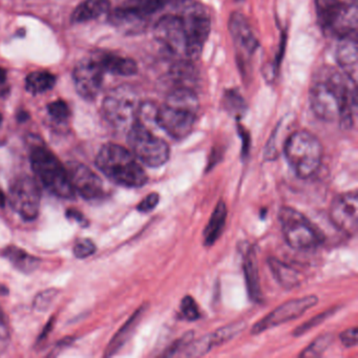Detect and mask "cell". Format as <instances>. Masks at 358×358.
I'll use <instances>...</instances> for the list:
<instances>
[{"instance_id":"15","label":"cell","mask_w":358,"mask_h":358,"mask_svg":"<svg viewBox=\"0 0 358 358\" xmlns=\"http://www.w3.org/2000/svg\"><path fill=\"white\" fill-rule=\"evenodd\" d=\"M333 225L348 236H354L358 229V194L356 190L338 194L332 201L329 213Z\"/></svg>"},{"instance_id":"1","label":"cell","mask_w":358,"mask_h":358,"mask_svg":"<svg viewBox=\"0 0 358 358\" xmlns=\"http://www.w3.org/2000/svg\"><path fill=\"white\" fill-rule=\"evenodd\" d=\"M309 102L318 119L338 121L341 127L349 129L357 108L356 83L336 69H322L310 87Z\"/></svg>"},{"instance_id":"10","label":"cell","mask_w":358,"mask_h":358,"mask_svg":"<svg viewBox=\"0 0 358 358\" xmlns=\"http://www.w3.org/2000/svg\"><path fill=\"white\" fill-rule=\"evenodd\" d=\"M154 35L156 41L176 59L194 62L187 31L179 13L173 12L162 16L155 24Z\"/></svg>"},{"instance_id":"17","label":"cell","mask_w":358,"mask_h":358,"mask_svg":"<svg viewBox=\"0 0 358 358\" xmlns=\"http://www.w3.org/2000/svg\"><path fill=\"white\" fill-rule=\"evenodd\" d=\"M228 30L241 57L248 58L255 53L259 48V41L244 14L234 12L230 15Z\"/></svg>"},{"instance_id":"5","label":"cell","mask_w":358,"mask_h":358,"mask_svg":"<svg viewBox=\"0 0 358 358\" xmlns=\"http://www.w3.org/2000/svg\"><path fill=\"white\" fill-rule=\"evenodd\" d=\"M315 12L324 34L343 38L357 33L358 0H315Z\"/></svg>"},{"instance_id":"7","label":"cell","mask_w":358,"mask_h":358,"mask_svg":"<svg viewBox=\"0 0 358 358\" xmlns=\"http://www.w3.org/2000/svg\"><path fill=\"white\" fill-rule=\"evenodd\" d=\"M139 96L129 85L115 87L104 98L102 114L106 120L118 131H127L137 120L139 110Z\"/></svg>"},{"instance_id":"20","label":"cell","mask_w":358,"mask_h":358,"mask_svg":"<svg viewBox=\"0 0 358 358\" xmlns=\"http://www.w3.org/2000/svg\"><path fill=\"white\" fill-rule=\"evenodd\" d=\"M95 56L106 73L124 77L137 74V64L131 58L112 53H98Z\"/></svg>"},{"instance_id":"28","label":"cell","mask_w":358,"mask_h":358,"mask_svg":"<svg viewBox=\"0 0 358 358\" xmlns=\"http://www.w3.org/2000/svg\"><path fill=\"white\" fill-rule=\"evenodd\" d=\"M143 311V307H141V309L138 310V311L129 318V322L122 327V329L117 333L116 336L112 339L110 345H108V353L106 354V356L113 355V354L116 353V352L127 343V339L131 336V332H133L134 329L137 326L138 322H139L140 318H141Z\"/></svg>"},{"instance_id":"44","label":"cell","mask_w":358,"mask_h":358,"mask_svg":"<svg viewBox=\"0 0 358 358\" xmlns=\"http://www.w3.org/2000/svg\"><path fill=\"white\" fill-rule=\"evenodd\" d=\"M1 121H3V116L0 114V123H1Z\"/></svg>"},{"instance_id":"9","label":"cell","mask_w":358,"mask_h":358,"mask_svg":"<svg viewBox=\"0 0 358 358\" xmlns=\"http://www.w3.org/2000/svg\"><path fill=\"white\" fill-rule=\"evenodd\" d=\"M282 234L287 244L296 250H309L322 244L324 236L320 230L299 211L282 207L278 213Z\"/></svg>"},{"instance_id":"35","label":"cell","mask_w":358,"mask_h":358,"mask_svg":"<svg viewBox=\"0 0 358 358\" xmlns=\"http://www.w3.org/2000/svg\"><path fill=\"white\" fill-rule=\"evenodd\" d=\"M194 339V332H187L183 337L176 341L169 349L166 350V352H164L163 356H166V357H171V356L176 355H181L182 352L186 349L188 345H189L190 341Z\"/></svg>"},{"instance_id":"29","label":"cell","mask_w":358,"mask_h":358,"mask_svg":"<svg viewBox=\"0 0 358 358\" xmlns=\"http://www.w3.org/2000/svg\"><path fill=\"white\" fill-rule=\"evenodd\" d=\"M223 106L228 113L236 117H242L247 110L244 98L234 90L225 92L223 97Z\"/></svg>"},{"instance_id":"13","label":"cell","mask_w":358,"mask_h":358,"mask_svg":"<svg viewBox=\"0 0 358 358\" xmlns=\"http://www.w3.org/2000/svg\"><path fill=\"white\" fill-rule=\"evenodd\" d=\"M318 303L317 296L315 295H307L301 299H292L286 301L280 307L274 309L273 311L264 316L259 322H255L252 327L251 333L253 335L261 334L264 331L269 330L273 327L280 326L290 320H296L299 316L303 315L307 310L315 306Z\"/></svg>"},{"instance_id":"34","label":"cell","mask_w":358,"mask_h":358,"mask_svg":"<svg viewBox=\"0 0 358 358\" xmlns=\"http://www.w3.org/2000/svg\"><path fill=\"white\" fill-rule=\"evenodd\" d=\"M48 113L57 122H66L70 118V108L62 100H56L48 106Z\"/></svg>"},{"instance_id":"18","label":"cell","mask_w":358,"mask_h":358,"mask_svg":"<svg viewBox=\"0 0 358 358\" xmlns=\"http://www.w3.org/2000/svg\"><path fill=\"white\" fill-rule=\"evenodd\" d=\"M336 60L341 72L356 83L357 77V33L339 38Z\"/></svg>"},{"instance_id":"25","label":"cell","mask_w":358,"mask_h":358,"mask_svg":"<svg viewBox=\"0 0 358 358\" xmlns=\"http://www.w3.org/2000/svg\"><path fill=\"white\" fill-rule=\"evenodd\" d=\"M3 257L9 259L18 270L24 273H31L38 268L41 259L29 255L24 249L9 246L3 250Z\"/></svg>"},{"instance_id":"38","label":"cell","mask_w":358,"mask_h":358,"mask_svg":"<svg viewBox=\"0 0 358 358\" xmlns=\"http://www.w3.org/2000/svg\"><path fill=\"white\" fill-rule=\"evenodd\" d=\"M56 295H57V291L56 290L43 291L41 294L37 295L36 299H35L34 309L38 310V311H45V310L49 309L50 305L55 299Z\"/></svg>"},{"instance_id":"11","label":"cell","mask_w":358,"mask_h":358,"mask_svg":"<svg viewBox=\"0 0 358 358\" xmlns=\"http://www.w3.org/2000/svg\"><path fill=\"white\" fill-rule=\"evenodd\" d=\"M175 12L183 18L189 38L192 59H198L210 33V18L206 10L194 0H178Z\"/></svg>"},{"instance_id":"23","label":"cell","mask_w":358,"mask_h":358,"mask_svg":"<svg viewBox=\"0 0 358 358\" xmlns=\"http://www.w3.org/2000/svg\"><path fill=\"white\" fill-rule=\"evenodd\" d=\"M110 0H85L72 14V22L76 24L91 22L110 11Z\"/></svg>"},{"instance_id":"16","label":"cell","mask_w":358,"mask_h":358,"mask_svg":"<svg viewBox=\"0 0 358 358\" xmlns=\"http://www.w3.org/2000/svg\"><path fill=\"white\" fill-rule=\"evenodd\" d=\"M66 167L75 192H78L85 200H97L103 196L102 180L89 166L73 161Z\"/></svg>"},{"instance_id":"19","label":"cell","mask_w":358,"mask_h":358,"mask_svg":"<svg viewBox=\"0 0 358 358\" xmlns=\"http://www.w3.org/2000/svg\"><path fill=\"white\" fill-rule=\"evenodd\" d=\"M110 20L123 32L129 34L142 32L148 26V17L129 6L115 10L110 16Z\"/></svg>"},{"instance_id":"14","label":"cell","mask_w":358,"mask_h":358,"mask_svg":"<svg viewBox=\"0 0 358 358\" xmlns=\"http://www.w3.org/2000/svg\"><path fill=\"white\" fill-rule=\"evenodd\" d=\"M106 74L95 55L81 60L74 70L75 87L79 95L87 100H94L99 95Z\"/></svg>"},{"instance_id":"37","label":"cell","mask_w":358,"mask_h":358,"mask_svg":"<svg viewBox=\"0 0 358 358\" xmlns=\"http://www.w3.org/2000/svg\"><path fill=\"white\" fill-rule=\"evenodd\" d=\"M333 310H329V311L324 312V313L318 314L315 317L310 320L309 322H305V324H301L299 328L295 329L293 331V335L294 336H299V335L305 334L307 331L311 330L312 328H314L315 326H318V324L324 322L328 316H330L332 314Z\"/></svg>"},{"instance_id":"31","label":"cell","mask_w":358,"mask_h":358,"mask_svg":"<svg viewBox=\"0 0 358 358\" xmlns=\"http://www.w3.org/2000/svg\"><path fill=\"white\" fill-rule=\"evenodd\" d=\"M169 1H173V0H131V3L127 6L135 8L140 13L143 14L146 17H150V15L164 8Z\"/></svg>"},{"instance_id":"21","label":"cell","mask_w":358,"mask_h":358,"mask_svg":"<svg viewBox=\"0 0 358 358\" xmlns=\"http://www.w3.org/2000/svg\"><path fill=\"white\" fill-rule=\"evenodd\" d=\"M244 273L246 280L247 290L251 301L259 303L262 299V289L259 284V265L257 253L253 248L247 250L244 257Z\"/></svg>"},{"instance_id":"24","label":"cell","mask_w":358,"mask_h":358,"mask_svg":"<svg viewBox=\"0 0 358 358\" xmlns=\"http://www.w3.org/2000/svg\"><path fill=\"white\" fill-rule=\"evenodd\" d=\"M268 265L278 284L285 289H292L301 284V273L294 268L275 257L268 259Z\"/></svg>"},{"instance_id":"30","label":"cell","mask_w":358,"mask_h":358,"mask_svg":"<svg viewBox=\"0 0 358 358\" xmlns=\"http://www.w3.org/2000/svg\"><path fill=\"white\" fill-rule=\"evenodd\" d=\"M245 326H246L245 322H234V324H228V326L220 328L219 330L213 332V334L210 335L211 337H213V343H215V347L222 345V343H227L230 339L236 337L238 333L244 330Z\"/></svg>"},{"instance_id":"33","label":"cell","mask_w":358,"mask_h":358,"mask_svg":"<svg viewBox=\"0 0 358 358\" xmlns=\"http://www.w3.org/2000/svg\"><path fill=\"white\" fill-rule=\"evenodd\" d=\"M180 314L183 320H188V322H194L200 318V310H199L198 303H196L194 297L187 295L182 299L181 303H180Z\"/></svg>"},{"instance_id":"32","label":"cell","mask_w":358,"mask_h":358,"mask_svg":"<svg viewBox=\"0 0 358 358\" xmlns=\"http://www.w3.org/2000/svg\"><path fill=\"white\" fill-rule=\"evenodd\" d=\"M333 341L332 334H324L318 336L309 347L306 348L299 356L301 357H318L328 349Z\"/></svg>"},{"instance_id":"8","label":"cell","mask_w":358,"mask_h":358,"mask_svg":"<svg viewBox=\"0 0 358 358\" xmlns=\"http://www.w3.org/2000/svg\"><path fill=\"white\" fill-rule=\"evenodd\" d=\"M127 141L134 156L148 166L160 167L169 160V143L138 121L127 131Z\"/></svg>"},{"instance_id":"27","label":"cell","mask_w":358,"mask_h":358,"mask_svg":"<svg viewBox=\"0 0 358 358\" xmlns=\"http://www.w3.org/2000/svg\"><path fill=\"white\" fill-rule=\"evenodd\" d=\"M56 77L47 71H36L31 73L26 78V89L33 95L45 93L53 89Z\"/></svg>"},{"instance_id":"43","label":"cell","mask_w":358,"mask_h":358,"mask_svg":"<svg viewBox=\"0 0 358 358\" xmlns=\"http://www.w3.org/2000/svg\"><path fill=\"white\" fill-rule=\"evenodd\" d=\"M7 292V289L3 288V286H0V293H6Z\"/></svg>"},{"instance_id":"42","label":"cell","mask_w":358,"mask_h":358,"mask_svg":"<svg viewBox=\"0 0 358 358\" xmlns=\"http://www.w3.org/2000/svg\"><path fill=\"white\" fill-rule=\"evenodd\" d=\"M7 81V72L3 69L0 68V87H3Z\"/></svg>"},{"instance_id":"26","label":"cell","mask_w":358,"mask_h":358,"mask_svg":"<svg viewBox=\"0 0 358 358\" xmlns=\"http://www.w3.org/2000/svg\"><path fill=\"white\" fill-rule=\"evenodd\" d=\"M169 78L173 85H177L175 87H192L190 85L196 78V68L190 60L177 59L169 70Z\"/></svg>"},{"instance_id":"3","label":"cell","mask_w":358,"mask_h":358,"mask_svg":"<svg viewBox=\"0 0 358 358\" xmlns=\"http://www.w3.org/2000/svg\"><path fill=\"white\" fill-rule=\"evenodd\" d=\"M96 165L118 185L139 188L148 183V175L133 152L118 144L108 143L102 146L96 158Z\"/></svg>"},{"instance_id":"12","label":"cell","mask_w":358,"mask_h":358,"mask_svg":"<svg viewBox=\"0 0 358 358\" xmlns=\"http://www.w3.org/2000/svg\"><path fill=\"white\" fill-rule=\"evenodd\" d=\"M9 203L14 211L26 221L36 219L41 210V192L36 180L22 176L10 186Z\"/></svg>"},{"instance_id":"2","label":"cell","mask_w":358,"mask_h":358,"mask_svg":"<svg viewBox=\"0 0 358 358\" xmlns=\"http://www.w3.org/2000/svg\"><path fill=\"white\" fill-rule=\"evenodd\" d=\"M199 106L198 96L192 87H173L164 103L157 106V127L178 141L185 139L194 131Z\"/></svg>"},{"instance_id":"45","label":"cell","mask_w":358,"mask_h":358,"mask_svg":"<svg viewBox=\"0 0 358 358\" xmlns=\"http://www.w3.org/2000/svg\"><path fill=\"white\" fill-rule=\"evenodd\" d=\"M238 1H243V0H238Z\"/></svg>"},{"instance_id":"36","label":"cell","mask_w":358,"mask_h":358,"mask_svg":"<svg viewBox=\"0 0 358 358\" xmlns=\"http://www.w3.org/2000/svg\"><path fill=\"white\" fill-rule=\"evenodd\" d=\"M73 251H74L75 257L78 259H87L95 253L96 245L90 238H81L76 242Z\"/></svg>"},{"instance_id":"40","label":"cell","mask_w":358,"mask_h":358,"mask_svg":"<svg viewBox=\"0 0 358 358\" xmlns=\"http://www.w3.org/2000/svg\"><path fill=\"white\" fill-rule=\"evenodd\" d=\"M357 327H352L341 332L339 338L345 347H355L357 345Z\"/></svg>"},{"instance_id":"6","label":"cell","mask_w":358,"mask_h":358,"mask_svg":"<svg viewBox=\"0 0 358 358\" xmlns=\"http://www.w3.org/2000/svg\"><path fill=\"white\" fill-rule=\"evenodd\" d=\"M31 165L37 179L58 198L71 200L75 190L71 184L66 167L45 146L37 145L31 152Z\"/></svg>"},{"instance_id":"22","label":"cell","mask_w":358,"mask_h":358,"mask_svg":"<svg viewBox=\"0 0 358 358\" xmlns=\"http://www.w3.org/2000/svg\"><path fill=\"white\" fill-rule=\"evenodd\" d=\"M227 207L224 201H219L206 227H205L203 236H204V245L207 247L213 246L217 238L221 236L225 227L226 220H227Z\"/></svg>"},{"instance_id":"41","label":"cell","mask_w":358,"mask_h":358,"mask_svg":"<svg viewBox=\"0 0 358 358\" xmlns=\"http://www.w3.org/2000/svg\"><path fill=\"white\" fill-rule=\"evenodd\" d=\"M66 217H68L69 219H74L75 221L78 222V223H87L85 215L79 213L78 210H75V209H69V210L66 211Z\"/></svg>"},{"instance_id":"4","label":"cell","mask_w":358,"mask_h":358,"mask_svg":"<svg viewBox=\"0 0 358 358\" xmlns=\"http://www.w3.org/2000/svg\"><path fill=\"white\" fill-rule=\"evenodd\" d=\"M282 150L299 179H309L322 165L324 148L318 138L310 131H293L287 138Z\"/></svg>"},{"instance_id":"39","label":"cell","mask_w":358,"mask_h":358,"mask_svg":"<svg viewBox=\"0 0 358 358\" xmlns=\"http://www.w3.org/2000/svg\"><path fill=\"white\" fill-rule=\"evenodd\" d=\"M159 201H160V196L157 192H152V194L146 196L141 201V203H139L137 206L138 211L142 213H150L156 208L157 205L159 204Z\"/></svg>"}]
</instances>
